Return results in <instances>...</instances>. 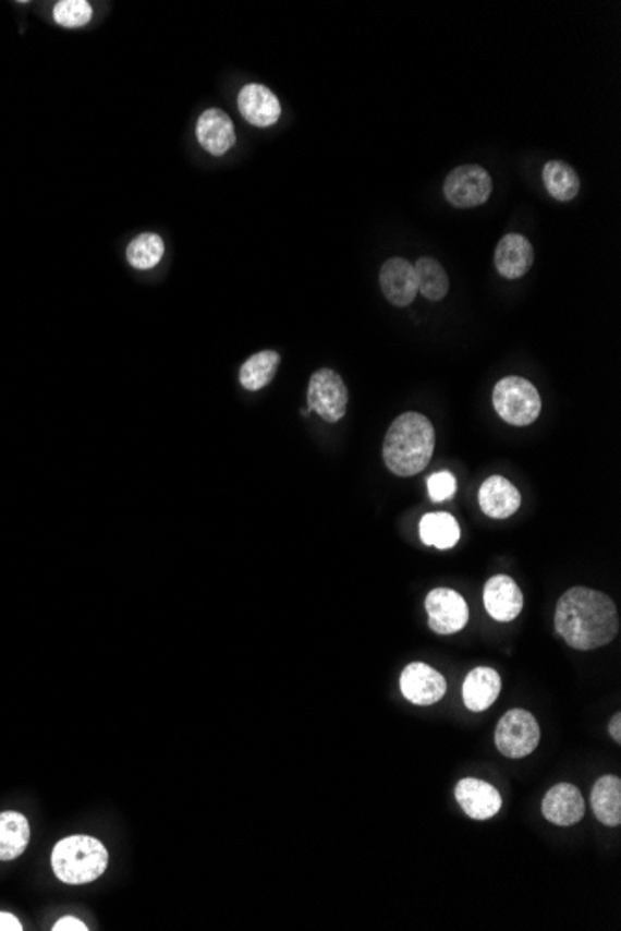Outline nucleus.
<instances>
[{"instance_id": "nucleus-19", "label": "nucleus", "mask_w": 621, "mask_h": 931, "mask_svg": "<svg viewBox=\"0 0 621 931\" xmlns=\"http://www.w3.org/2000/svg\"><path fill=\"white\" fill-rule=\"evenodd\" d=\"M592 807L601 824L618 827L621 824V779L602 775L592 788Z\"/></svg>"}, {"instance_id": "nucleus-10", "label": "nucleus", "mask_w": 621, "mask_h": 931, "mask_svg": "<svg viewBox=\"0 0 621 931\" xmlns=\"http://www.w3.org/2000/svg\"><path fill=\"white\" fill-rule=\"evenodd\" d=\"M236 108L249 125L259 126V129L276 125L283 112L278 95L265 84L259 83L242 86L236 95Z\"/></svg>"}, {"instance_id": "nucleus-16", "label": "nucleus", "mask_w": 621, "mask_h": 931, "mask_svg": "<svg viewBox=\"0 0 621 931\" xmlns=\"http://www.w3.org/2000/svg\"><path fill=\"white\" fill-rule=\"evenodd\" d=\"M533 263V244L523 234L508 233L495 250V268L504 279H520L531 270Z\"/></svg>"}, {"instance_id": "nucleus-11", "label": "nucleus", "mask_w": 621, "mask_h": 931, "mask_svg": "<svg viewBox=\"0 0 621 931\" xmlns=\"http://www.w3.org/2000/svg\"><path fill=\"white\" fill-rule=\"evenodd\" d=\"M196 138L212 157H223L236 144L235 123L220 108L204 110L197 118Z\"/></svg>"}, {"instance_id": "nucleus-12", "label": "nucleus", "mask_w": 621, "mask_h": 931, "mask_svg": "<svg viewBox=\"0 0 621 931\" xmlns=\"http://www.w3.org/2000/svg\"><path fill=\"white\" fill-rule=\"evenodd\" d=\"M380 289L394 307H407L417 298L418 285L412 263L402 257L387 258L380 270Z\"/></svg>"}, {"instance_id": "nucleus-7", "label": "nucleus", "mask_w": 621, "mask_h": 931, "mask_svg": "<svg viewBox=\"0 0 621 931\" xmlns=\"http://www.w3.org/2000/svg\"><path fill=\"white\" fill-rule=\"evenodd\" d=\"M494 190L491 176L483 166H458L445 179L443 194L452 207L473 208L488 202Z\"/></svg>"}, {"instance_id": "nucleus-13", "label": "nucleus", "mask_w": 621, "mask_h": 931, "mask_svg": "<svg viewBox=\"0 0 621 931\" xmlns=\"http://www.w3.org/2000/svg\"><path fill=\"white\" fill-rule=\"evenodd\" d=\"M456 801L463 812L473 820L494 819L501 811L502 798L499 790L486 781L467 777L456 785Z\"/></svg>"}, {"instance_id": "nucleus-20", "label": "nucleus", "mask_w": 621, "mask_h": 931, "mask_svg": "<svg viewBox=\"0 0 621 931\" xmlns=\"http://www.w3.org/2000/svg\"><path fill=\"white\" fill-rule=\"evenodd\" d=\"M31 843V824L25 814L0 812V861H13Z\"/></svg>"}, {"instance_id": "nucleus-3", "label": "nucleus", "mask_w": 621, "mask_h": 931, "mask_svg": "<svg viewBox=\"0 0 621 931\" xmlns=\"http://www.w3.org/2000/svg\"><path fill=\"white\" fill-rule=\"evenodd\" d=\"M52 872L68 885L92 883L105 874L108 851L97 838L73 835L58 841L52 849Z\"/></svg>"}, {"instance_id": "nucleus-25", "label": "nucleus", "mask_w": 621, "mask_h": 931, "mask_svg": "<svg viewBox=\"0 0 621 931\" xmlns=\"http://www.w3.org/2000/svg\"><path fill=\"white\" fill-rule=\"evenodd\" d=\"M415 276H417L418 292L430 300V302H439L447 297L449 292V276L445 271L443 266L439 265L436 258L421 257L413 265Z\"/></svg>"}, {"instance_id": "nucleus-17", "label": "nucleus", "mask_w": 621, "mask_h": 931, "mask_svg": "<svg viewBox=\"0 0 621 931\" xmlns=\"http://www.w3.org/2000/svg\"><path fill=\"white\" fill-rule=\"evenodd\" d=\"M478 504L491 519H508L520 510L521 493L510 480L491 476L478 492Z\"/></svg>"}, {"instance_id": "nucleus-28", "label": "nucleus", "mask_w": 621, "mask_h": 931, "mask_svg": "<svg viewBox=\"0 0 621 931\" xmlns=\"http://www.w3.org/2000/svg\"><path fill=\"white\" fill-rule=\"evenodd\" d=\"M54 931H88L86 924H84L83 920L75 919V917H64V919L58 920L54 928Z\"/></svg>"}, {"instance_id": "nucleus-26", "label": "nucleus", "mask_w": 621, "mask_h": 931, "mask_svg": "<svg viewBox=\"0 0 621 931\" xmlns=\"http://www.w3.org/2000/svg\"><path fill=\"white\" fill-rule=\"evenodd\" d=\"M52 20L62 28H83L94 20V7L88 0H60L52 8Z\"/></svg>"}, {"instance_id": "nucleus-18", "label": "nucleus", "mask_w": 621, "mask_h": 931, "mask_svg": "<svg viewBox=\"0 0 621 931\" xmlns=\"http://www.w3.org/2000/svg\"><path fill=\"white\" fill-rule=\"evenodd\" d=\"M499 693H501V675L491 667H476L463 680V703L470 711H488L499 698Z\"/></svg>"}, {"instance_id": "nucleus-24", "label": "nucleus", "mask_w": 621, "mask_h": 931, "mask_svg": "<svg viewBox=\"0 0 621 931\" xmlns=\"http://www.w3.org/2000/svg\"><path fill=\"white\" fill-rule=\"evenodd\" d=\"M544 184L557 202L568 203L575 200L581 190V179L577 171L562 160H549L544 168Z\"/></svg>"}, {"instance_id": "nucleus-2", "label": "nucleus", "mask_w": 621, "mask_h": 931, "mask_svg": "<svg viewBox=\"0 0 621 931\" xmlns=\"http://www.w3.org/2000/svg\"><path fill=\"white\" fill-rule=\"evenodd\" d=\"M436 448V432L421 413L407 411L394 419L383 439V461L397 476H415L425 471Z\"/></svg>"}, {"instance_id": "nucleus-5", "label": "nucleus", "mask_w": 621, "mask_h": 931, "mask_svg": "<svg viewBox=\"0 0 621 931\" xmlns=\"http://www.w3.org/2000/svg\"><path fill=\"white\" fill-rule=\"evenodd\" d=\"M495 743L508 759L531 755L539 743V725L536 717L523 709L507 712L495 730Z\"/></svg>"}, {"instance_id": "nucleus-6", "label": "nucleus", "mask_w": 621, "mask_h": 931, "mask_svg": "<svg viewBox=\"0 0 621 931\" xmlns=\"http://www.w3.org/2000/svg\"><path fill=\"white\" fill-rule=\"evenodd\" d=\"M307 406L330 424L341 421L349 406V389L343 378L331 368L315 372L307 387Z\"/></svg>"}, {"instance_id": "nucleus-23", "label": "nucleus", "mask_w": 621, "mask_h": 931, "mask_svg": "<svg viewBox=\"0 0 621 931\" xmlns=\"http://www.w3.org/2000/svg\"><path fill=\"white\" fill-rule=\"evenodd\" d=\"M279 363H281V355L278 352H273V350H263V352L254 353L241 366L239 379H241L242 387L246 390H252V392L265 389L272 382L273 376H276Z\"/></svg>"}, {"instance_id": "nucleus-1", "label": "nucleus", "mask_w": 621, "mask_h": 931, "mask_svg": "<svg viewBox=\"0 0 621 931\" xmlns=\"http://www.w3.org/2000/svg\"><path fill=\"white\" fill-rule=\"evenodd\" d=\"M555 627L570 648L594 651L614 640L620 630V616L609 595L577 585L558 601Z\"/></svg>"}, {"instance_id": "nucleus-27", "label": "nucleus", "mask_w": 621, "mask_h": 931, "mask_svg": "<svg viewBox=\"0 0 621 931\" xmlns=\"http://www.w3.org/2000/svg\"><path fill=\"white\" fill-rule=\"evenodd\" d=\"M428 493L434 503L449 500L456 493V479L449 471L436 472L428 479Z\"/></svg>"}, {"instance_id": "nucleus-22", "label": "nucleus", "mask_w": 621, "mask_h": 931, "mask_svg": "<svg viewBox=\"0 0 621 931\" xmlns=\"http://www.w3.org/2000/svg\"><path fill=\"white\" fill-rule=\"evenodd\" d=\"M165 255V239L159 233H153V231H146V233L134 237L127 246V252H125L129 265L133 266L134 270L139 271L157 268Z\"/></svg>"}, {"instance_id": "nucleus-9", "label": "nucleus", "mask_w": 621, "mask_h": 931, "mask_svg": "<svg viewBox=\"0 0 621 931\" xmlns=\"http://www.w3.org/2000/svg\"><path fill=\"white\" fill-rule=\"evenodd\" d=\"M400 690L413 705L430 706L443 699L447 680L428 664L413 662L400 675Z\"/></svg>"}, {"instance_id": "nucleus-29", "label": "nucleus", "mask_w": 621, "mask_h": 931, "mask_svg": "<svg viewBox=\"0 0 621 931\" xmlns=\"http://www.w3.org/2000/svg\"><path fill=\"white\" fill-rule=\"evenodd\" d=\"M23 930V926H21L20 919H15L13 915L10 912L0 911V931H21Z\"/></svg>"}, {"instance_id": "nucleus-15", "label": "nucleus", "mask_w": 621, "mask_h": 931, "mask_svg": "<svg viewBox=\"0 0 621 931\" xmlns=\"http://www.w3.org/2000/svg\"><path fill=\"white\" fill-rule=\"evenodd\" d=\"M541 812L551 824L560 827L579 824L584 817L583 794L575 785L558 783L546 794Z\"/></svg>"}, {"instance_id": "nucleus-8", "label": "nucleus", "mask_w": 621, "mask_h": 931, "mask_svg": "<svg viewBox=\"0 0 621 931\" xmlns=\"http://www.w3.org/2000/svg\"><path fill=\"white\" fill-rule=\"evenodd\" d=\"M428 627L436 634H454L470 621V608L465 598L449 588H436L426 597Z\"/></svg>"}, {"instance_id": "nucleus-30", "label": "nucleus", "mask_w": 621, "mask_h": 931, "mask_svg": "<svg viewBox=\"0 0 621 931\" xmlns=\"http://www.w3.org/2000/svg\"><path fill=\"white\" fill-rule=\"evenodd\" d=\"M609 733L614 738L616 742H621V714L616 712L614 717L610 720Z\"/></svg>"}, {"instance_id": "nucleus-14", "label": "nucleus", "mask_w": 621, "mask_h": 931, "mask_svg": "<svg viewBox=\"0 0 621 931\" xmlns=\"http://www.w3.org/2000/svg\"><path fill=\"white\" fill-rule=\"evenodd\" d=\"M484 606L495 621H514L523 610V593L520 585L507 575L489 579L484 588Z\"/></svg>"}, {"instance_id": "nucleus-21", "label": "nucleus", "mask_w": 621, "mask_h": 931, "mask_svg": "<svg viewBox=\"0 0 621 931\" xmlns=\"http://www.w3.org/2000/svg\"><path fill=\"white\" fill-rule=\"evenodd\" d=\"M418 534L426 545L447 551V548L456 547V543L460 542V524L454 517L443 511L426 513L418 524Z\"/></svg>"}, {"instance_id": "nucleus-4", "label": "nucleus", "mask_w": 621, "mask_h": 931, "mask_svg": "<svg viewBox=\"0 0 621 931\" xmlns=\"http://www.w3.org/2000/svg\"><path fill=\"white\" fill-rule=\"evenodd\" d=\"M494 408L507 424L528 426L541 413V397L528 379L508 376L495 385Z\"/></svg>"}]
</instances>
